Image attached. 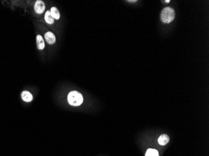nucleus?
I'll return each instance as SVG.
<instances>
[{"mask_svg": "<svg viewBox=\"0 0 209 156\" xmlns=\"http://www.w3.org/2000/svg\"><path fill=\"white\" fill-rule=\"evenodd\" d=\"M68 101L71 106H78L82 104L83 97L82 94L78 91H71L68 95Z\"/></svg>", "mask_w": 209, "mask_h": 156, "instance_id": "1", "label": "nucleus"}, {"mask_svg": "<svg viewBox=\"0 0 209 156\" xmlns=\"http://www.w3.org/2000/svg\"><path fill=\"white\" fill-rule=\"evenodd\" d=\"M175 16L174 9L170 7H166L162 11L160 17L162 22L164 23H170L172 22Z\"/></svg>", "mask_w": 209, "mask_h": 156, "instance_id": "2", "label": "nucleus"}, {"mask_svg": "<svg viewBox=\"0 0 209 156\" xmlns=\"http://www.w3.org/2000/svg\"><path fill=\"white\" fill-rule=\"evenodd\" d=\"M34 9L37 14H42L45 9V5L42 0H38L35 3Z\"/></svg>", "mask_w": 209, "mask_h": 156, "instance_id": "3", "label": "nucleus"}, {"mask_svg": "<svg viewBox=\"0 0 209 156\" xmlns=\"http://www.w3.org/2000/svg\"><path fill=\"white\" fill-rule=\"evenodd\" d=\"M44 38H45L46 41L49 44V45H53L56 42V37L53 33L50 31L47 32L44 34Z\"/></svg>", "mask_w": 209, "mask_h": 156, "instance_id": "4", "label": "nucleus"}, {"mask_svg": "<svg viewBox=\"0 0 209 156\" xmlns=\"http://www.w3.org/2000/svg\"><path fill=\"white\" fill-rule=\"evenodd\" d=\"M169 141H170L169 136L165 134L161 135L159 137V139H158L159 143L161 145H165L169 142Z\"/></svg>", "mask_w": 209, "mask_h": 156, "instance_id": "5", "label": "nucleus"}, {"mask_svg": "<svg viewBox=\"0 0 209 156\" xmlns=\"http://www.w3.org/2000/svg\"><path fill=\"white\" fill-rule=\"evenodd\" d=\"M36 45L38 49L40 50L43 49L44 47H45L44 40L41 35H37L36 36Z\"/></svg>", "mask_w": 209, "mask_h": 156, "instance_id": "6", "label": "nucleus"}, {"mask_svg": "<svg viewBox=\"0 0 209 156\" xmlns=\"http://www.w3.org/2000/svg\"><path fill=\"white\" fill-rule=\"evenodd\" d=\"M22 99L25 102H31L33 100V96L28 91H25L22 93Z\"/></svg>", "mask_w": 209, "mask_h": 156, "instance_id": "7", "label": "nucleus"}, {"mask_svg": "<svg viewBox=\"0 0 209 156\" xmlns=\"http://www.w3.org/2000/svg\"><path fill=\"white\" fill-rule=\"evenodd\" d=\"M50 13L53 18L55 19H59L60 18V13L56 7H52L50 10Z\"/></svg>", "mask_w": 209, "mask_h": 156, "instance_id": "8", "label": "nucleus"}, {"mask_svg": "<svg viewBox=\"0 0 209 156\" xmlns=\"http://www.w3.org/2000/svg\"><path fill=\"white\" fill-rule=\"evenodd\" d=\"M44 19H45L46 22L49 24V25H52L54 23V18L51 16L50 11H47L45 13V15H44Z\"/></svg>", "mask_w": 209, "mask_h": 156, "instance_id": "9", "label": "nucleus"}, {"mask_svg": "<svg viewBox=\"0 0 209 156\" xmlns=\"http://www.w3.org/2000/svg\"><path fill=\"white\" fill-rule=\"evenodd\" d=\"M145 156H159V154L156 149H149L146 152Z\"/></svg>", "mask_w": 209, "mask_h": 156, "instance_id": "10", "label": "nucleus"}, {"mask_svg": "<svg viewBox=\"0 0 209 156\" xmlns=\"http://www.w3.org/2000/svg\"><path fill=\"white\" fill-rule=\"evenodd\" d=\"M165 2H166V3H169V2H170V0H167V1H165Z\"/></svg>", "mask_w": 209, "mask_h": 156, "instance_id": "11", "label": "nucleus"}]
</instances>
